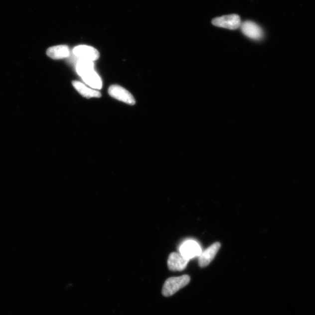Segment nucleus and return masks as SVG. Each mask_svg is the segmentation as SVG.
<instances>
[{"instance_id":"f8f14e48","label":"nucleus","mask_w":315,"mask_h":315,"mask_svg":"<svg viewBox=\"0 0 315 315\" xmlns=\"http://www.w3.org/2000/svg\"><path fill=\"white\" fill-rule=\"evenodd\" d=\"M94 70V61L80 59L77 65V71L81 77L91 71Z\"/></svg>"},{"instance_id":"1a4fd4ad","label":"nucleus","mask_w":315,"mask_h":315,"mask_svg":"<svg viewBox=\"0 0 315 315\" xmlns=\"http://www.w3.org/2000/svg\"><path fill=\"white\" fill-rule=\"evenodd\" d=\"M70 49L66 45L50 47L47 51V56L53 59H61L70 56Z\"/></svg>"},{"instance_id":"f257e3e1","label":"nucleus","mask_w":315,"mask_h":315,"mask_svg":"<svg viewBox=\"0 0 315 315\" xmlns=\"http://www.w3.org/2000/svg\"><path fill=\"white\" fill-rule=\"evenodd\" d=\"M190 277L187 275L171 277L166 280L163 286L162 294L165 297H170L178 291L187 285L190 282Z\"/></svg>"},{"instance_id":"423d86ee","label":"nucleus","mask_w":315,"mask_h":315,"mask_svg":"<svg viewBox=\"0 0 315 315\" xmlns=\"http://www.w3.org/2000/svg\"><path fill=\"white\" fill-rule=\"evenodd\" d=\"M221 247L220 242H215L203 252L198 258V264L201 268H205L213 261Z\"/></svg>"},{"instance_id":"f03ea898","label":"nucleus","mask_w":315,"mask_h":315,"mask_svg":"<svg viewBox=\"0 0 315 315\" xmlns=\"http://www.w3.org/2000/svg\"><path fill=\"white\" fill-rule=\"evenodd\" d=\"M212 23L215 26L231 30L238 29L241 25L240 17L236 14L218 17L212 20Z\"/></svg>"},{"instance_id":"39448f33","label":"nucleus","mask_w":315,"mask_h":315,"mask_svg":"<svg viewBox=\"0 0 315 315\" xmlns=\"http://www.w3.org/2000/svg\"><path fill=\"white\" fill-rule=\"evenodd\" d=\"M75 56L82 60H87L92 61L97 60L99 58V51L95 48L81 45L75 47L73 50Z\"/></svg>"},{"instance_id":"20e7f679","label":"nucleus","mask_w":315,"mask_h":315,"mask_svg":"<svg viewBox=\"0 0 315 315\" xmlns=\"http://www.w3.org/2000/svg\"><path fill=\"white\" fill-rule=\"evenodd\" d=\"M179 252L181 256L189 260L197 256H199L202 252L199 244L194 241L183 242L180 246Z\"/></svg>"},{"instance_id":"9b49d317","label":"nucleus","mask_w":315,"mask_h":315,"mask_svg":"<svg viewBox=\"0 0 315 315\" xmlns=\"http://www.w3.org/2000/svg\"><path fill=\"white\" fill-rule=\"evenodd\" d=\"M83 80L89 86L97 90H100L102 88V81L100 77L95 70H92L85 74L81 77Z\"/></svg>"},{"instance_id":"7ed1b4c3","label":"nucleus","mask_w":315,"mask_h":315,"mask_svg":"<svg viewBox=\"0 0 315 315\" xmlns=\"http://www.w3.org/2000/svg\"><path fill=\"white\" fill-rule=\"evenodd\" d=\"M109 94L112 97L129 105H135L136 101L131 93L119 85H112L109 88Z\"/></svg>"},{"instance_id":"9d476101","label":"nucleus","mask_w":315,"mask_h":315,"mask_svg":"<svg viewBox=\"0 0 315 315\" xmlns=\"http://www.w3.org/2000/svg\"><path fill=\"white\" fill-rule=\"evenodd\" d=\"M73 85L76 90L84 97L87 98H100V92L87 88L84 84L78 81H73Z\"/></svg>"},{"instance_id":"6e6552de","label":"nucleus","mask_w":315,"mask_h":315,"mask_svg":"<svg viewBox=\"0 0 315 315\" xmlns=\"http://www.w3.org/2000/svg\"><path fill=\"white\" fill-rule=\"evenodd\" d=\"M189 260L186 259L180 253L173 252L170 253L167 260V265L171 271H182L186 268Z\"/></svg>"},{"instance_id":"0eeeda50","label":"nucleus","mask_w":315,"mask_h":315,"mask_svg":"<svg viewBox=\"0 0 315 315\" xmlns=\"http://www.w3.org/2000/svg\"><path fill=\"white\" fill-rule=\"evenodd\" d=\"M241 28L242 33L250 39L260 40L263 36V30L255 22L245 21L241 24Z\"/></svg>"}]
</instances>
